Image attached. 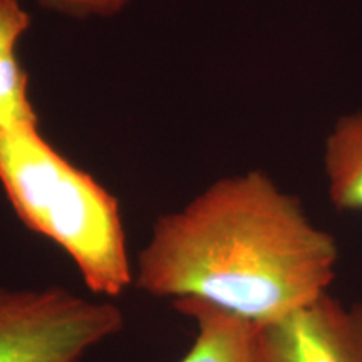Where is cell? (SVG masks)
I'll return each mask as SVG.
<instances>
[{
    "instance_id": "obj_9",
    "label": "cell",
    "mask_w": 362,
    "mask_h": 362,
    "mask_svg": "<svg viewBox=\"0 0 362 362\" xmlns=\"http://www.w3.org/2000/svg\"><path fill=\"white\" fill-rule=\"evenodd\" d=\"M44 6L71 13H112L128 0H40Z\"/></svg>"
},
{
    "instance_id": "obj_1",
    "label": "cell",
    "mask_w": 362,
    "mask_h": 362,
    "mask_svg": "<svg viewBox=\"0 0 362 362\" xmlns=\"http://www.w3.org/2000/svg\"><path fill=\"white\" fill-rule=\"evenodd\" d=\"M336 238L262 171L228 176L158 218L134 285L160 298H200L265 325L312 304L336 277Z\"/></svg>"
},
{
    "instance_id": "obj_6",
    "label": "cell",
    "mask_w": 362,
    "mask_h": 362,
    "mask_svg": "<svg viewBox=\"0 0 362 362\" xmlns=\"http://www.w3.org/2000/svg\"><path fill=\"white\" fill-rule=\"evenodd\" d=\"M324 171L330 205L362 214V112L334 123L324 144Z\"/></svg>"
},
{
    "instance_id": "obj_8",
    "label": "cell",
    "mask_w": 362,
    "mask_h": 362,
    "mask_svg": "<svg viewBox=\"0 0 362 362\" xmlns=\"http://www.w3.org/2000/svg\"><path fill=\"white\" fill-rule=\"evenodd\" d=\"M29 24V16L17 0H0V57L13 54Z\"/></svg>"
},
{
    "instance_id": "obj_5",
    "label": "cell",
    "mask_w": 362,
    "mask_h": 362,
    "mask_svg": "<svg viewBox=\"0 0 362 362\" xmlns=\"http://www.w3.org/2000/svg\"><path fill=\"white\" fill-rule=\"evenodd\" d=\"M173 307L197 322V337L180 362H259L260 324L200 298H176Z\"/></svg>"
},
{
    "instance_id": "obj_4",
    "label": "cell",
    "mask_w": 362,
    "mask_h": 362,
    "mask_svg": "<svg viewBox=\"0 0 362 362\" xmlns=\"http://www.w3.org/2000/svg\"><path fill=\"white\" fill-rule=\"evenodd\" d=\"M259 362H362V302L346 305L327 292L260 325Z\"/></svg>"
},
{
    "instance_id": "obj_2",
    "label": "cell",
    "mask_w": 362,
    "mask_h": 362,
    "mask_svg": "<svg viewBox=\"0 0 362 362\" xmlns=\"http://www.w3.org/2000/svg\"><path fill=\"white\" fill-rule=\"evenodd\" d=\"M0 185L19 218L71 257L90 292L119 297L134 284L117 200L37 124L0 134Z\"/></svg>"
},
{
    "instance_id": "obj_7",
    "label": "cell",
    "mask_w": 362,
    "mask_h": 362,
    "mask_svg": "<svg viewBox=\"0 0 362 362\" xmlns=\"http://www.w3.org/2000/svg\"><path fill=\"white\" fill-rule=\"evenodd\" d=\"M37 124L27 94V74L16 54L0 57V134L21 126Z\"/></svg>"
},
{
    "instance_id": "obj_3",
    "label": "cell",
    "mask_w": 362,
    "mask_h": 362,
    "mask_svg": "<svg viewBox=\"0 0 362 362\" xmlns=\"http://www.w3.org/2000/svg\"><path fill=\"white\" fill-rule=\"evenodd\" d=\"M123 325L111 300H89L56 285L0 288V362H84Z\"/></svg>"
}]
</instances>
